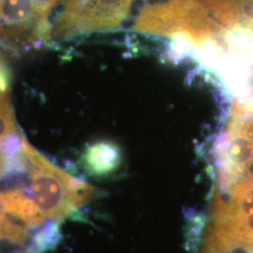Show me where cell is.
Here are the masks:
<instances>
[{"label": "cell", "mask_w": 253, "mask_h": 253, "mask_svg": "<svg viewBox=\"0 0 253 253\" xmlns=\"http://www.w3.org/2000/svg\"><path fill=\"white\" fill-rule=\"evenodd\" d=\"M28 228L0 208V242L7 241L19 246L25 244L28 238Z\"/></svg>", "instance_id": "cell-5"}, {"label": "cell", "mask_w": 253, "mask_h": 253, "mask_svg": "<svg viewBox=\"0 0 253 253\" xmlns=\"http://www.w3.org/2000/svg\"><path fill=\"white\" fill-rule=\"evenodd\" d=\"M22 148L30 179L29 189L26 191L45 217L62 220L98 196L99 190L64 172L36 150L24 136Z\"/></svg>", "instance_id": "cell-1"}, {"label": "cell", "mask_w": 253, "mask_h": 253, "mask_svg": "<svg viewBox=\"0 0 253 253\" xmlns=\"http://www.w3.org/2000/svg\"><path fill=\"white\" fill-rule=\"evenodd\" d=\"M10 83V71L4 56L0 53V91L7 92Z\"/></svg>", "instance_id": "cell-8"}, {"label": "cell", "mask_w": 253, "mask_h": 253, "mask_svg": "<svg viewBox=\"0 0 253 253\" xmlns=\"http://www.w3.org/2000/svg\"><path fill=\"white\" fill-rule=\"evenodd\" d=\"M0 208L29 228L44 224L45 216L25 190L10 189L0 191Z\"/></svg>", "instance_id": "cell-3"}, {"label": "cell", "mask_w": 253, "mask_h": 253, "mask_svg": "<svg viewBox=\"0 0 253 253\" xmlns=\"http://www.w3.org/2000/svg\"><path fill=\"white\" fill-rule=\"evenodd\" d=\"M16 134V121L10 101L0 107V145Z\"/></svg>", "instance_id": "cell-7"}, {"label": "cell", "mask_w": 253, "mask_h": 253, "mask_svg": "<svg viewBox=\"0 0 253 253\" xmlns=\"http://www.w3.org/2000/svg\"><path fill=\"white\" fill-rule=\"evenodd\" d=\"M60 221L61 220H54L53 222H49L37 233L33 238L32 247L30 248L32 253H44L54 250L61 237Z\"/></svg>", "instance_id": "cell-6"}, {"label": "cell", "mask_w": 253, "mask_h": 253, "mask_svg": "<svg viewBox=\"0 0 253 253\" xmlns=\"http://www.w3.org/2000/svg\"><path fill=\"white\" fill-rule=\"evenodd\" d=\"M81 163L85 172L92 176H106L118 170L121 163V151L113 142H96L85 148Z\"/></svg>", "instance_id": "cell-4"}, {"label": "cell", "mask_w": 253, "mask_h": 253, "mask_svg": "<svg viewBox=\"0 0 253 253\" xmlns=\"http://www.w3.org/2000/svg\"><path fill=\"white\" fill-rule=\"evenodd\" d=\"M147 0H59V9L52 27L57 42L95 32L119 28ZM151 2V0H148Z\"/></svg>", "instance_id": "cell-2"}]
</instances>
